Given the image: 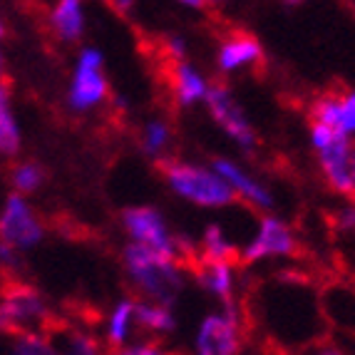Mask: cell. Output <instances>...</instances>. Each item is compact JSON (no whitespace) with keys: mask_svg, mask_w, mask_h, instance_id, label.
I'll list each match as a JSON object with an SVG mask.
<instances>
[{"mask_svg":"<svg viewBox=\"0 0 355 355\" xmlns=\"http://www.w3.org/2000/svg\"><path fill=\"white\" fill-rule=\"evenodd\" d=\"M122 263H125L127 279L142 293V298L174 306L184 288V273L179 259L130 241L122 251Z\"/></svg>","mask_w":355,"mask_h":355,"instance_id":"obj_2","label":"cell"},{"mask_svg":"<svg viewBox=\"0 0 355 355\" xmlns=\"http://www.w3.org/2000/svg\"><path fill=\"white\" fill-rule=\"evenodd\" d=\"M3 35H6V23H3V18H0V40H3Z\"/></svg>","mask_w":355,"mask_h":355,"instance_id":"obj_35","label":"cell"},{"mask_svg":"<svg viewBox=\"0 0 355 355\" xmlns=\"http://www.w3.org/2000/svg\"><path fill=\"white\" fill-rule=\"evenodd\" d=\"M112 355H169V353L154 343H139V345H130V348H117V353Z\"/></svg>","mask_w":355,"mask_h":355,"instance_id":"obj_27","label":"cell"},{"mask_svg":"<svg viewBox=\"0 0 355 355\" xmlns=\"http://www.w3.org/2000/svg\"><path fill=\"white\" fill-rule=\"evenodd\" d=\"M60 355H102V345L95 336H89L85 331H62L58 340H53Z\"/></svg>","mask_w":355,"mask_h":355,"instance_id":"obj_21","label":"cell"},{"mask_svg":"<svg viewBox=\"0 0 355 355\" xmlns=\"http://www.w3.org/2000/svg\"><path fill=\"white\" fill-rule=\"evenodd\" d=\"M110 95V83L105 75V55L102 50L83 48L75 58L70 85H67V110L75 114H87L105 105Z\"/></svg>","mask_w":355,"mask_h":355,"instance_id":"obj_4","label":"cell"},{"mask_svg":"<svg viewBox=\"0 0 355 355\" xmlns=\"http://www.w3.org/2000/svg\"><path fill=\"white\" fill-rule=\"evenodd\" d=\"M122 226H125L127 236L135 243H142L147 249L159 251L164 256H174L179 259L182 249H179L177 236L172 234L169 224H166L164 214L154 207H130L122 211Z\"/></svg>","mask_w":355,"mask_h":355,"instance_id":"obj_8","label":"cell"},{"mask_svg":"<svg viewBox=\"0 0 355 355\" xmlns=\"http://www.w3.org/2000/svg\"><path fill=\"white\" fill-rule=\"evenodd\" d=\"M50 30L65 45L80 42L87 30V3L85 0H55L50 8Z\"/></svg>","mask_w":355,"mask_h":355,"instance_id":"obj_14","label":"cell"},{"mask_svg":"<svg viewBox=\"0 0 355 355\" xmlns=\"http://www.w3.org/2000/svg\"><path fill=\"white\" fill-rule=\"evenodd\" d=\"M204 105H207L211 119L224 130V135L231 142H236L239 149L246 154L254 152L259 144L256 130L251 125L249 114L243 112V107L239 105V100L226 85H211L207 97H204Z\"/></svg>","mask_w":355,"mask_h":355,"instance_id":"obj_5","label":"cell"},{"mask_svg":"<svg viewBox=\"0 0 355 355\" xmlns=\"http://www.w3.org/2000/svg\"><path fill=\"white\" fill-rule=\"evenodd\" d=\"M338 117H340V127L345 135L355 139V89L338 95Z\"/></svg>","mask_w":355,"mask_h":355,"instance_id":"obj_24","label":"cell"},{"mask_svg":"<svg viewBox=\"0 0 355 355\" xmlns=\"http://www.w3.org/2000/svg\"><path fill=\"white\" fill-rule=\"evenodd\" d=\"M202 259H236V249L219 224H209L202 234Z\"/></svg>","mask_w":355,"mask_h":355,"instance_id":"obj_23","label":"cell"},{"mask_svg":"<svg viewBox=\"0 0 355 355\" xmlns=\"http://www.w3.org/2000/svg\"><path fill=\"white\" fill-rule=\"evenodd\" d=\"M172 142V130L164 119H149L142 132V152L149 159H162Z\"/></svg>","mask_w":355,"mask_h":355,"instance_id":"obj_22","label":"cell"},{"mask_svg":"<svg viewBox=\"0 0 355 355\" xmlns=\"http://www.w3.org/2000/svg\"><path fill=\"white\" fill-rule=\"evenodd\" d=\"M6 75V53H3V45H0V80Z\"/></svg>","mask_w":355,"mask_h":355,"instance_id":"obj_34","label":"cell"},{"mask_svg":"<svg viewBox=\"0 0 355 355\" xmlns=\"http://www.w3.org/2000/svg\"><path fill=\"white\" fill-rule=\"evenodd\" d=\"M42 236H45V229L37 219L35 209L30 207L28 196L10 191L0 209V243L25 254V251L35 249Z\"/></svg>","mask_w":355,"mask_h":355,"instance_id":"obj_6","label":"cell"},{"mask_svg":"<svg viewBox=\"0 0 355 355\" xmlns=\"http://www.w3.org/2000/svg\"><path fill=\"white\" fill-rule=\"evenodd\" d=\"M0 301L10 315L12 331H40L42 323H48V301L30 286H10L0 296Z\"/></svg>","mask_w":355,"mask_h":355,"instance_id":"obj_10","label":"cell"},{"mask_svg":"<svg viewBox=\"0 0 355 355\" xmlns=\"http://www.w3.org/2000/svg\"><path fill=\"white\" fill-rule=\"evenodd\" d=\"M350 196L355 199V144L350 149Z\"/></svg>","mask_w":355,"mask_h":355,"instance_id":"obj_30","label":"cell"},{"mask_svg":"<svg viewBox=\"0 0 355 355\" xmlns=\"http://www.w3.org/2000/svg\"><path fill=\"white\" fill-rule=\"evenodd\" d=\"M296 254V236L291 226L284 219L266 214L261 216L256 234L246 241L241 251H239V261L243 263H259L266 259H284V256Z\"/></svg>","mask_w":355,"mask_h":355,"instance_id":"obj_9","label":"cell"},{"mask_svg":"<svg viewBox=\"0 0 355 355\" xmlns=\"http://www.w3.org/2000/svg\"><path fill=\"white\" fill-rule=\"evenodd\" d=\"M196 281L207 293L219 298L221 308H239L236 306V266L229 259H202L196 261Z\"/></svg>","mask_w":355,"mask_h":355,"instance_id":"obj_12","label":"cell"},{"mask_svg":"<svg viewBox=\"0 0 355 355\" xmlns=\"http://www.w3.org/2000/svg\"><path fill=\"white\" fill-rule=\"evenodd\" d=\"M279 3L288 8H298V6H303V3H308V0H279Z\"/></svg>","mask_w":355,"mask_h":355,"instance_id":"obj_33","label":"cell"},{"mask_svg":"<svg viewBox=\"0 0 355 355\" xmlns=\"http://www.w3.org/2000/svg\"><path fill=\"white\" fill-rule=\"evenodd\" d=\"M209 87L211 85L204 77V72L196 70L191 62H187V60L172 62V67H169V89H172V97L179 107H194L204 102Z\"/></svg>","mask_w":355,"mask_h":355,"instance_id":"obj_15","label":"cell"},{"mask_svg":"<svg viewBox=\"0 0 355 355\" xmlns=\"http://www.w3.org/2000/svg\"><path fill=\"white\" fill-rule=\"evenodd\" d=\"M263 60V48L249 33H231L216 50V67L224 75H234L246 67H256Z\"/></svg>","mask_w":355,"mask_h":355,"instance_id":"obj_13","label":"cell"},{"mask_svg":"<svg viewBox=\"0 0 355 355\" xmlns=\"http://www.w3.org/2000/svg\"><path fill=\"white\" fill-rule=\"evenodd\" d=\"M6 333H15V331H12L10 315H8L6 306H3V301H0V336H6Z\"/></svg>","mask_w":355,"mask_h":355,"instance_id":"obj_29","label":"cell"},{"mask_svg":"<svg viewBox=\"0 0 355 355\" xmlns=\"http://www.w3.org/2000/svg\"><path fill=\"white\" fill-rule=\"evenodd\" d=\"M204 3L209 6V3H224V0H204Z\"/></svg>","mask_w":355,"mask_h":355,"instance_id":"obj_36","label":"cell"},{"mask_svg":"<svg viewBox=\"0 0 355 355\" xmlns=\"http://www.w3.org/2000/svg\"><path fill=\"white\" fill-rule=\"evenodd\" d=\"M23 147V132L12 110V95L6 80H0V157H15Z\"/></svg>","mask_w":355,"mask_h":355,"instance_id":"obj_17","label":"cell"},{"mask_svg":"<svg viewBox=\"0 0 355 355\" xmlns=\"http://www.w3.org/2000/svg\"><path fill=\"white\" fill-rule=\"evenodd\" d=\"M164 53L172 62H179V60H187V40L179 35H172L164 40Z\"/></svg>","mask_w":355,"mask_h":355,"instance_id":"obj_26","label":"cell"},{"mask_svg":"<svg viewBox=\"0 0 355 355\" xmlns=\"http://www.w3.org/2000/svg\"><path fill=\"white\" fill-rule=\"evenodd\" d=\"M0 266L3 268H20V251L0 243Z\"/></svg>","mask_w":355,"mask_h":355,"instance_id":"obj_28","label":"cell"},{"mask_svg":"<svg viewBox=\"0 0 355 355\" xmlns=\"http://www.w3.org/2000/svg\"><path fill=\"white\" fill-rule=\"evenodd\" d=\"M6 355H60L55 343L42 331H15Z\"/></svg>","mask_w":355,"mask_h":355,"instance_id":"obj_19","label":"cell"},{"mask_svg":"<svg viewBox=\"0 0 355 355\" xmlns=\"http://www.w3.org/2000/svg\"><path fill=\"white\" fill-rule=\"evenodd\" d=\"M45 179H48V174H45V169H42L37 162H18V164L10 169L12 191H18V194H23V196L40 191Z\"/></svg>","mask_w":355,"mask_h":355,"instance_id":"obj_20","label":"cell"},{"mask_svg":"<svg viewBox=\"0 0 355 355\" xmlns=\"http://www.w3.org/2000/svg\"><path fill=\"white\" fill-rule=\"evenodd\" d=\"M214 172L219 174L226 184L231 187V191L236 194V199H246L251 207L261 209V211H271L273 209V194L266 184H261L259 179L251 172H246L241 164H236L234 159H226V157H216L211 162Z\"/></svg>","mask_w":355,"mask_h":355,"instance_id":"obj_11","label":"cell"},{"mask_svg":"<svg viewBox=\"0 0 355 355\" xmlns=\"http://www.w3.org/2000/svg\"><path fill=\"white\" fill-rule=\"evenodd\" d=\"M311 147L326 177L328 187L338 194H350V137L340 127L338 117V97H318L311 110Z\"/></svg>","mask_w":355,"mask_h":355,"instance_id":"obj_1","label":"cell"},{"mask_svg":"<svg viewBox=\"0 0 355 355\" xmlns=\"http://www.w3.org/2000/svg\"><path fill=\"white\" fill-rule=\"evenodd\" d=\"M137 326V301L135 298H119L114 308L107 315L105 323V340L112 348H125L132 331Z\"/></svg>","mask_w":355,"mask_h":355,"instance_id":"obj_16","label":"cell"},{"mask_svg":"<svg viewBox=\"0 0 355 355\" xmlns=\"http://www.w3.org/2000/svg\"><path fill=\"white\" fill-rule=\"evenodd\" d=\"M177 3H182L184 8H194V10H196V8H204V6H207L204 0H177Z\"/></svg>","mask_w":355,"mask_h":355,"instance_id":"obj_32","label":"cell"},{"mask_svg":"<svg viewBox=\"0 0 355 355\" xmlns=\"http://www.w3.org/2000/svg\"><path fill=\"white\" fill-rule=\"evenodd\" d=\"M112 6H114V10H119V12H130L132 8H135V0H112Z\"/></svg>","mask_w":355,"mask_h":355,"instance_id":"obj_31","label":"cell"},{"mask_svg":"<svg viewBox=\"0 0 355 355\" xmlns=\"http://www.w3.org/2000/svg\"><path fill=\"white\" fill-rule=\"evenodd\" d=\"M241 353V311L221 308L202 318L194 336V355H239Z\"/></svg>","mask_w":355,"mask_h":355,"instance_id":"obj_7","label":"cell"},{"mask_svg":"<svg viewBox=\"0 0 355 355\" xmlns=\"http://www.w3.org/2000/svg\"><path fill=\"white\" fill-rule=\"evenodd\" d=\"M137 326L154 336H169L177 331V315L169 303L142 298V301H137Z\"/></svg>","mask_w":355,"mask_h":355,"instance_id":"obj_18","label":"cell"},{"mask_svg":"<svg viewBox=\"0 0 355 355\" xmlns=\"http://www.w3.org/2000/svg\"><path fill=\"white\" fill-rule=\"evenodd\" d=\"M298 355H345V350L338 343H331V340H313V343L301 345Z\"/></svg>","mask_w":355,"mask_h":355,"instance_id":"obj_25","label":"cell"},{"mask_svg":"<svg viewBox=\"0 0 355 355\" xmlns=\"http://www.w3.org/2000/svg\"><path fill=\"white\" fill-rule=\"evenodd\" d=\"M162 172H164L166 187L184 202L202 209H224L236 202V194L214 172V166L191 164V162H164Z\"/></svg>","mask_w":355,"mask_h":355,"instance_id":"obj_3","label":"cell"}]
</instances>
